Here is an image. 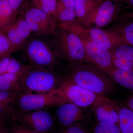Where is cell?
I'll use <instances>...</instances> for the list:
<instances>
[{"instance_id":"6da1fadb","label":"cell","mask_w":133,"mask_h":133,"mask_svg":"<svg viewBox=\"0 0 133 133\" xmlns=\"http://www.w3.org/2000/svg\"><path fill=\"white\" fill-rule=\"evenodd\" d=\"M29 63L69 76L70 67L58 50L52 36L31 37L23 49Z\"/></svg>"},{"instance_id":"7a4b0ae2","label":"cell","mask_w":133,"mask_h":133,"mask_svg":"<svg viewBox=\"0 0 133 133\" xmlns=\"http://www.w3.org/2000/svg\"><path fill=\"white\" fill-rule=\"evenodd\" d=\"M19 87L23 94H48L57 91L69 76L28 64Z\"/></svg>"},{"instance_id":"3957f363","label":"cell","mask_w":133,"mask_h":133,"mask_svg":"<svg viewBox=\"0 0 133 133\" xmlns=\"http://www.w3.org/2000/svg\"><path fill=\"white\" fill-rule=\"evenodd\" d=\"M69 78L76 84L98 95L106 96L115 91L114 81L109 76L89 63L70 67Z\"/></svg>"},{"instance_id":"277c9868","label":"cell","mask_w":133,"mask_h":133,"mask_svg":"<svg viewBox=\"0 0 133 133\" xmlns=\"http://www.w3.org/2000/svg\"><path fill=\"white\" fill-rule=\"evenodd\" d=\"M58 50L69 67L89 63L83 42L78 35L58 27L52 36Z\"/></svg>"},{"instance_id":"5b68a950","label":"cell","mask_w":133,"mask_h":133,"mask_svg":"<svg viewBox=\"0 0 133 133\" xmlns=\"http://www.w3.org/2000/svg\"><path fill=\"white\" fill-rule=\"evenodd\" d=\"M26 2L20 14L24 17L34 37H49L53 35L57 27L53 16Z\"/></svg>"},{"instance_id":"8992f818","label":"cell","mask_w":133,"mask_h":133,"mask_svg":"<svg viewBox=\"0 0 133 133\" xmlns=\"http://www.w3.org/2000/svg\"><path fill=\"white\" fill-rule=\"evenodd\" d=\"M11 117L20 124L40 133H51L55 131V119L44 109L24 111L14 108Z\"/></svg>"},{"instance_id":"52a82bcc","label":"cell","mask_w":133,"mask_h":133,"mask_svg":"<svg viewBox=\"0 0 133 133\" xmlns=\"http://www.w3.org/2000/svg\"><path fill=\"white\" fill-rule=\"evenodd\" d=\"M70 31L78 35L83 42L90 63L105 72L108 69L113 66L110 52L103 49L92 41L83 30V27L80 24L76 25Z\"/></svg>"},{"instance_id":"ba28073f","label":"cell","mask_w":133,"mask_h":133,"mask_svg":"<svg viewBox=\"0 0 133 133\" xmlns=\"http://www.w3.org/2000/svg\"><path fill=\"white\" fill-rule=\"evenodd\" d=\"M64 103L57 93L48 94H23L19 91L14 108L24 111H35L58 106Z\"/></svg>"},{"instance_id":"9c48e42d","label":"cell","mask_w":133,"mask_h":133,"mask_svg":"<svg viewBox=\"0 0 133 133\" xmlns=\"http://www.w3.org/2000/svg\"><path fill=\"white\" fill-rule=\"evenodd\" d=\"M55 92L59 94L64 103H72L80 108L92 105L98 96L73 83L69 77Z\"/></svg>"},{"instance_id":"30bf717a","label":"cell","mask_w":133,"mask_h":133,"mask_svg":"<svg viewBox=\"0 0 133 133\" xmlns=\"http://www.w3.org/2000/svg\"><path fill=\"white\" fill-rule=\"evenodd\" d=\"M118 3L102 1L86 19L81 26L84 28H102L117 18L120 12Z\"/></svg>"},{"instance_id":"8fae6325","label":"cell","mask_w":133,"mask_h":133,"mask_svg":"<svg viewBox=\"0 0 133 133\" xmlns=\"http://www.w3.org/2000/svg\"><path fill=\"white\" fill-rule=\"evenodd\" d=\"M118 108L116 102L105 95H98L92 105L93 114L98 122H108L118 125Z\"/></svg>"},{"instance_id":"7c38bea8","label":"cell","mask_w":133,"mask_h":133,"mask_svg":"<svg viewBox=\"0 0 133 133\" xmlns=\"http://www.w3.org/2000/svg\"><path fill=\"white\" fill-rule=\"evenodd\" d=\"M3 35L6 36L15 52L22 49L31 37V32L23 16L19 14L13 24Z\"/></svg>"},{"instance_id":"4fadbf2b","label":"cell","mask_w":133,"mask_h":133,"mask_svg":"<svg viewBox=\"0 0 133 133\" xmlns=\"http://www.w3.org/2000/svg\"><path fill=\"white\" fill-rule=\"evenodd\" d=\"M83 29L92 41L105 50L110 51L121 44H127L120 36L111 30L97 28Z\"/></svg>"},{"instance_id":"5bb4252c","label":"cell","mask_w":133,"mask_h":133,"mask_svg":"<svg viewBox=\"0 0 133 133\" xmlns=\"http://www.w3.org/2000/svg\"><path fill=\"white\" fill-rule=\"evenodd\" d=\"M75 0H58L53 17L58 27L69 30L79 23L75 12Z\"/></svg>"},{"instance_id":"9a60e30c","label":"cell","mask_w":133,"mask_h":133,"mask_svg":"<svg viewBox=\"0 0 133 133\" xmlns=\"http://www.w3.org/2000/svg\"><path fill=\"white\" fill-rule=\"evenodd\" d=\"M56 115L58 120L63 127L71 125L85 119L83 110L72 103H64L58 106Z\"/></svg>"},{"instance_id":"2e32d148","label":"cell","mask_w":133,"mask_h":133,"mask_svg":"<svg viewBox=\"0 0 133 133\" xmlns=\"http://www.w3.org/2000/svg\"><path fill=\"white\" fill-rule=\"evenodd\" d=\"M113 66L119 69L133 71V47L123 44L109 51Z\"/></svg>"},{"instance_id":"e0dca14e","label":"cell","mask_w":133,"mask_h":133,"mask_svg":"<svg viewBox=\"0 0 133 133\" xmlns=\"http://www.w3.org/2000/svg\"><path fill=\"white\" fill-rule=\"evenodd\" d=\"M114 82L133 91V71L113 66L105 72Z\"/></svg>"},{"instance_id":"ac0fdd59","label":"cell","mask_w":133,"mask_h":133,"mask_svg":"<svg viewBox=\"0 0 133 133\" xmlns=\"http://www.w3.org/2000/svg\"><path fill=\"white\" fill-rule=\"evenodd\" d=\"M102 0H75V12L78 23L81 26Z\"/></svg>"},{"instance_id":"d6986e66","label":"cell","mask_w":133,"mask_h":133,"mask_svg":"<svg viewBox=\"0 0 133 133\" xmlns=\"http://www.w3.org/2000/svg\"><path fill=\"white\" fill-rule=\"evenodd\" d=\"M17 17L8 0H0V33L3 34L12 26Z\"/></svg>"},{"instance_id":"ffe728a7","label":"cell","mask_w":133,"mask_h":133,"mask_svg":"<svg viewBox=\"0 0 133 133\" xmlns=\"http://www.w3.org/2000/svg\"><path fill=\"white\" fill-rule=\"evenodd\" d=\"M118 112L121 133H133V111L127 106H118Z\"/></svg>"},{"instance_id":"44dd1931","label":"cell","mask_w":133,"mask_h":133,"mask_svg":"<svg viewBox=\"0 0 133 133\" xmlns=\"http://www.w3.org/2000/svg\"><path fill=\"white\" fill-rule=\"evenodd\" d=\"M24 73H6L0 75V90L19 91L20 83Z\"/></svg>"},{"instance_id":"7402d4cb","label":"cell","mask_w":133,"mask_h":133,"mask_svg":"<svg viewBox=\"0 0 133 133\" xmlns=\"http://www.w3.org/2000/svg\"><path fill=\"white\" fill-rule=\"evenodd\" d=\"M110 30L120 36L127 44L133 47V22L118 24Z\"/></svg>"},{"instance_id":"603a6c76","label":"cell","mask_w":133,"mask_h":133,"mask_svg":"<svg viewBox=\"0 0 133 133\" xmlns=\"http://www.w3.org/2000/svg\"><path fill=\"white\" fill-rule=\"evenodd\" d=\"M9 133H40L20 124L10 117L5 122Z\"/></svg>"},{"instance_id":"cb8c5ba5","label":"cell","mask_w":133,"mask_h":133,"mask_svg":"<svg viewBox=\"0 0 133 133\" xmlns=\"http://www.w3.org/2000/svg\"><path fill=\"white\" fill-rule=\"evenodd\" d=\"M36 7L53 17L56 8L57 0H29Z\"/></svg>"},{"instance_id":"d4e9b609","label":"cell","mask_w":133,"mask_h":133,"mask_svg":"<svg viewBox=\"0 0 133 133\" xmlns=\"http://www.w3.org/2000/svg\"><path fill=\"white\" fill-rule=\"evenodd\" d=\"M94 133H121L118 125L108 123L98 122L95 127Z\"/></svg>"},{"instance_id":"484cf974","label":"cell","mask_w":133,"mask_h":133,"mask_svg":"<svg viewBox=\"0 0 133 133\" xmlns=\"http://www.w3.org/2000/svg\"><path fill=\"white\" fill-rule=\"evenodd\" d=\"M28 64H24L12 57L10 60L6 73L12 74L24 73L28 67Z\"/></svg>"},{"instance_id":"4316f807","label":"cell","mask_w":133,"mask_h":133,"mask_svg":"<svg viewBox=\"0 0 133 133\" xmlns=\"http://www.w3.org/2000/svg\"><path fill=\"white\" fill-rule=\"evenodd\" d=\"M12 53L14 51L8 40L5 36L0 33V59Z\"/></svg>"},{"instance_id":"83f0119b","label":"cell","mask_w":133,"mask_h":133,"mask_svg":"<svg viewBox=\"0 0 133 133\" xmlns=\"http://www.w3.org/2000/svg\"><path fill=\"white\" fill-rule=\"evenodd\" d=\"M57 133H88L79 123L67 127H63Z\"/></svg>"},{"instance_id":"f1b7e54d","label":"cell","mask_w":133,"mask_h":133,"mask_svg":"<svg viewBox=\"0 0 133 133\" xmlns=\"http://www.w3.org/2000/svg\"><path fill=\"white\" fill-rule=\"evenodd\" d=\"M12 57V54H10L0 59V75L6 73L10 62Z\"/></svg>"},{"instance_id":"f546056e","label":"cell","mask_w":133,"mask_h":133,"mask_svg":"<svg viewBox=\"0 0 133 133\" xmlns=\"http://www.w3.org/2000/svg\"><path fill=\"white\" fill-rule=\"evenodd\" d=\"M8 1L15 14L18 16L26 0H8Z\"/></svg>"},{"instance_id":"4dcf8cb0","label":"cell","mask_w":133,"mask_h":133,"mask_svg":"<svg viewBox=\"0 0 133 133\" xmlns=\"http://www.w3.org/2000/svg\"><path fill=\"white\" fill-rule=\"evenodd\" d=\"M10 117H11V115L5 109L1 102H0V124H5L6 120Z\"/></svg>"},{"instance_id":"1f68e13d","label":"cell","mask_w":133,"mask_h":133,"mask_svg":"<svg viewBox=\"0 0 133 133\" xmlns=\"http://www.w3.org/2000/svg\"><path fill=\"white\" fill-rule=\"evenodd\" d=\"M126 105L128 107L133 111V95L128 99L126 102Z\"/></svg>"},{"instance_id":"d6a6232c","label":"cell","mask_w":133,"mask_h":133,"mask_svg":"<svg viewBox=\"0 0 133 133\" xmlns=\"http://www.w3.org/2000/svg\"><path fill=\"white\" fill-rule=\"evenodd\" d=\"M0 133H9L5 124H0Z\"/></svg>"},{"instance_id":"836d02e7","label":"cell","mask_w":133,"mask_h":133,"mask_svg":"<svg viewBox=\"0 0 133 133\" xmlns=\"http://www.w3.org/2000/svg\"><path fill=\"white\" fill-rule=\"evenodd\" d=\"M121 1L126 3L133 10V0H122Z\"/></svg>"},{"instance_id":"e575fe53","label":"cell","mask_w":133,"mask_h":133,"mask_svg":"<svg viewBox=\"0 0 133 133\" xmlns=\"http://www.w3.org/2000/svg\"><path fill=\"white\" fill-rule=\"evenodd\" d=\"M102 1H106V0H102ZM109 1H112L114 2L118 3L120 0H109Z\"/></svg>"},{"instance_id":"d590c367","label":"cell","mask_w":133,"mask_h":133,"mask_svg":"<svg viewBox=\"0 0 133 133\" xmlns=\"http://www.w3.org/2000/svg\"><path fill=\"white\" fill-rule=\"evenodd\" d=\"M121 1L122 0H120V1Z\"/></svg>"}]
</instances>
